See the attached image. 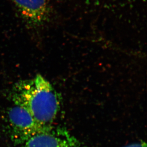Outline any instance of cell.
<instances>
[{"label": "cell", "mask_w": 147, "mask_h": 147, "mask_svg": "<svg viewBox=\"0 0 147 147\" xmlns=\"http://www.w3.org/2000/svg\"><path fill=\"white\" fill-rule=\"evenodd\" d=\"M10 97L14 105L28 111L42 126H51L60 110L57 92L42 75L16 82Z\"/></svg>", "instance_id": "6da1fadb"}, {"label": "cell", "mask_w": 147, "mask_h": 147, "mask_svg": "<svg viewBox=\"0 0 147 147\" xmlns=\"http://www.w3.org/2000/svg\"><path fill=\"white\" fill-rule=\"evenodd\" d=\"M6 116V124L10 138L16 145H22L35 135L52 126L40 125L28 111L15 105L7 110Z\"/></svg>", "instance_id": "7a4b0ae2"}, {"label": "cell", "mask_w": 147, "mask_h": 147, "mask_svg": "<svg viewBox=\"0 0 147 147\" xmlns=\"http://www.w3.org/2000/svg\"><path fill=\"white\" fill-rule=\"evenodd\" d=\"M20 147H84L75 136L61 127L51 126L35 135Z\"/></svg>", "instance_id": "3957f363"}, {"label": "cell", "mask_w": 147, "mask_h": 147, "mask_svg": "<svg viewBox=\"0 0 147 147\" xmlns=\"http://www.w3.org/2000/svg\"><path fill=\"white\" fill-rule=\"evenodd\" d=\"M22 19L28 25L37 27L48 18L50 0H11Z\"/></svg>", "instance_id": "277c9868"}, {"label": "cell", "mask_w": 147, "mask_h": 147, "mask_svg": "<svg viewBox=\"0 0 147 147\" xmlns=\"http://www.w3.org/2000/svg\"><path fill=\"white\" fill-rule=\"evenodd\" d=\"M123 147H147V144L146 142L143 141H140L131 143Z\"/></svg>", "instance_id": "5b68a950"}]
</instances>
